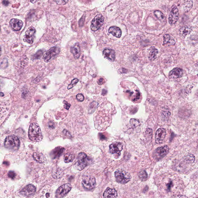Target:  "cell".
Here are the masks:
<instances>
[{
  "instance_id": "obj_21",
  "label": "cell",
  "mask_w": 198,
  "mask_h": 198,
  "mask_svg": "<svg viewBox=\"0 0 198 198\" xmlns=\"http://www.w3.org/2000/svg\"><path fill=\"white\" fill-rule=\"evenodd\" d=\"M192 31V27L190 26H185L182 27L180 29V34L183 37H186L187 35H188Z\"/></svg>"
},
{
  "instance_id": "obj_26",
  "label": "cell",
  "mask_w": 198,
  "mask_h": 198,
  "mask_svg": "<svg viewBox=\"0 0 198 198\" xmlns=\"http://www.w3.org/2000/svg\"><path fill=\"white\" fill-rule=\"evenodd\" d=\"M154 14L156 17L160 21H163V20H165V15L161 11L157 10V11H154Z\"/></svg>"
},
{
  "instance_id": "obj_14",
  "label": "cell",
  "mask_w": 198,
  "mask_h": 198,
  "mask_svg": "<svg viewBox=\"0 0 198 198\" xmlns=\"http://www.w3.org/2000/svg\"><path fill=\"white\" fill-rule=\"evenodd\" d=\"M169 151V147L167 145H165L157 148L156 150V154L159 158H163L168 154Z\"/></svg>"
},
{
  "instance_id": "obj_38",
  "label": "cell",
  "mask_w": 198,
  "mask_h": 198,
  "mask_svg": "<svg viewBox=\"0 0 198 198\" xmlns=\"http://www.w3.org/2000/svg\"><path fill=\"white\" fill-rule=\"evenodd\" d=\"M104 82V79L101 78L99 79L98 81V84L100 85H101Z\"/></svg>"
},
{
  "instance_id": "obj_27",
  "label": "cell",
  "mask_w": 198,
  "mask_h": 198,
  "mask_svg": "<svg viewBox=\"0 0 198 198\" xmlns=\"http://www.w3.org/2000/svg\"><path fill=\"white\" fill-rule=\"evenodd\" d=\"M139 177L142 181H145L148 178V175L145 171H143L139 174Z\"/></svg>"
},
{
  "instance_id": "obj_12",
  "label": "cell",
  "mask_w": 198,
  "mask_h": 198,
  "mask_svg": "<svg viewBox=\"0 0 198 198\" xmlns=\"http://www.w3.org/2000/svg\"><path fill=\"white\" fill-rule=\"evenodd\" d=\"M166 135V130L163 128H159L157 130L155 135L156 142L158 144L162 143Z\"/></svg>"
},
{
  "instance_id": "obj_3",
  "label": "cell",
  "mask_w": 198,
  "mask_h": 198,
  "mask_svg": "<svg viewBox=\"0 0 198 198\" xmlns=\"http://www.w3.org/2000/svg\"><path fill=\"white\" fill-rule=\"evenodd\" d=\"M20 141L17 137L14 135L8 136L4 141V146L7 149L16 150L18 149Z\"/></svg>"
},
{
  "instance_id": "obj_29",
  "label": "cell",
  "mask_w": 198,
  "mask_h": 198,
  "mask_svg": "<svg viewBox=\"0 0 198 198\" xmlns=\"http://www.w3.org/2000/svg\"><path fill=\"white\" fill-rule=\"evenodd\" d=\"M63 149H64L63 148H62V149L57 148V149H55L53 152V155H54V158H56V157L61 155V154L63 153Z\"/></svg>"
},
{
  "instance_id": "obj_25",
  "label": "cell",
  "mask_w": 198,
  "mask_h": 198,
  "mask_svg": "<svg viewBox=\"0 0 198 198\" xmlns=\"http://www.w3.org/2000/svg\"><path fill=\"white\" fill-rule=\"evenodd\" d=\"M75 158L74 154L71 152H68L65 155L64 157V161L66 163L71 162Z\"/></svg>"
},
{
  "instance_id": "obj_31",
  "label": "cell",
  "mask_w": 198,
  "mask_h": 198,
  "mask_svg": "<svg viewBox=\"0 0 198 198\" xmlns=\"http://www.w3.org/2000/svg\"><path fill=\"white\" fill-rule=\"evenodd\" d=\"M79 82V80L78 79H73V80H72V82L71 84L69 85L68 86V89H71L74 87L76 85L78 82Z\"/></svg>"
},
{
  "instance_id": "obj_6",
  "label": "cell",
  "mask_w": 198,
  "mask_h": 198,
  "mask_svg": "<svg viewBox=\"0 0 198 198\" xmlns=\"http://www.w3.org/2000/svg\"><path fill=\"white\" fill-rule=\"evenodd\" d=\"M95 179L93 176H86L84 178L82 184L84 188L87 190L93 189L95 185Z\"/></svg>"
},
{
  "instance_id": "obj_39",
  "label": "cell",
  "mask_w": 198,
  "mask_h": 198,
  "mask_svg": "<svg viewBox=\"0 0 198 198\" xmlns=\"http://www.w3.org/2000/svg\"><path fill=\"white\" fill-rule=\"evenodd\" d=\"M9 3H9L8 1H7V0H4L3 1V5H5V6H7V5H8Z\"/></svg>"
},
{
  "instance_id": "obj_32",
  "label": "cell",
  "mask_w": 198,
  "mask_h": 198,
  "mask_svg": "<svg viewBox=\"0 0 198 198\" xmlns=\"http://www.w3.org/2000/svg\"><path fill=\"white\" fill-rule=\"evenodd\" d=\"M56 4L60 5H64L68 2L69 0H54Z\"/></svg>"
},
{
  "instance_id": "obj_10",
  "label": "cell",
  "mask_w": 198,
  "mask_h": 198,
  "mask_svg": "<svg viewBox=\"0 0 198 198\" xmlns=\"http://www.w3.org/2000/svg\"><path fill=\"white\" fill-rule=\"evenodd\" d=\"M36 33L35 29L33 27L28 28L25 32V35L24 38V41L28 44H32L33 42L34 38Z\"/></svg>"
},
{
  "instance_id": "obj_35",
  "label": "cell",
  "mask_w": 198,
  "mask_h": 198,
  "mask_svg": "<svg viewBox=\"0 0 198 198\" xmlns=\"http://www.w3.org/2000/svg\"><path fill=\"white\" fill-rule=\"evenodd\" d=\"M76 98L77 99L80 101H82L84 100V97L83 95L81 94H78L76 96Z\"/></svg>"
},
{
  "instance_id": "obj_7",
  "label": "cell",
  "mask_w": 198,
  "mask_h": 198,
  "mask_svg": "<svg viewBox=\"0 0 198 198\" xmlns=\"http://www.w3.org/2000/svg\"><path fill=\"white\" fill-rule=\"evenodd\" d=\"M59 48L58 47H52L45 52L43 56V59L45 62H49L52 58L55 57L59 53Z\"/></svg>"
},
{
  "instance_id": "obj_4",
  "label": "cell",
  "mask_w": 198,
  "mask_h": 198,
  "mask_svg": "<svg viewBox=\"0 0 198 198\" xmlns=\"http://www.w3.org/2000/svg\"><path fill=\"white\" fill-rule=\"evenodd\" d=\"M88 158L87 155L84 152H81L78 154L77 160L74 165V167L78 170H82L88 165Z\"/></svg>"
},
{
  "instance_id": "obj_18",
  "label": "cell",
  "mask_w": 198,
  "mask_h": 198,
  "mask_svg": "<svg viewBox=\"0 0 198 198\" xmlns=\"http://www.w3.org/2000/svg\"><path fill=\"white\" fill-rule=\"evenodd\" d=\"M103 197L104 198H116L117 197V193L115 189L108 188L104 192Z\"/></svg>"
},
{
  "instance_id": "obj_42",
  "label": "cell",
  "mask_w": 198,
  "mask_h": 198,
  "mask_svg": "<svg viewBox=\"0 0 198 198\" xmlns=\"http://www.w3.org/2000/svg\"><path fill=\"white\" fill-rule=\"evenodd\" d=\"M34 1L35 0H31V2H32L33 3H34Z\"/></svg>"
},
{
  "instance_id": "obj_24",
  "label": "cell",
  "mask_w": 198,
  "mask_h": 198,
  "mask_svg": "<svg viewBox=\"0 0 198 198\" xmlns=\"http://www.w3.org/2000/svg\"><path fill=\"white\" fill-rule=\"evenodd\" d=\"M158 53V50L154 48L151 47L150 54L149 55V59L150 61H153L156 59L157 57V55Z\"/></svg>"
},
{
  "instance_id": "obj_34",
  "label": "cell",
  "mask_w": 198,
  "mask_h": 198,
  "mask_svg": "<svg viewBox=\"0 0 198 198\" xmlns=\"http://www.w3.org/2000/svg\"><path fill=\"white\" fill-rule=\"evenodd\" d=\"M43 54L42 51L41 50L38 51L35 55V59H39L42 55Z\"/></svg>"
},
{
  "instance_id": "obj_2",
  "label": "cell",
  "mask_w": 198,
  "mask_h": 198,
  "mask_svg": "<svg viewBox=\"0 0 198 198\" xmlns=\"http://www.w3.org/2000/svg\"><path fill=\"white\" fill-rule=\"evenodd\" d=\"M115 175L116 181L120 184H125L131 180V176L126 171L118 169L115 172Z\"/></svg>"
},
{
  "instance_id": "obj_9",
  "label": "cell",
  "mask_w": 198,
  "mask_h": 198,
  "mask_svg": "<svg viewBox=\"0 0 198 198\" xmlns=\"http://www.w3.org/2000/svg\"><path fill=\"white\" fill-rule=\"evenodd\" d=\"M179 14L178 9L176 5H173L169 17V22L170 24L173 25L176 23L178 20Z\"/></svg>"
},
{
  "instance_id": "obj_19",
  "label": "cell",
  "mask_w": 198,
  "mask_h": 198,
  "mask_svg": "<svg viewBox=\"0 0 198 198\" xmlns=\"http://www.w3.org/2000/svg\"><path fill=\"white\" fill-rule=\"evenodd\" d=\"M109 32L117 38H120L122 35V31L120 29L115 26H113L109 28Z\"/></svg>"
},
{
  "instance_id": "obj_16",
  "label": "cell",
  "mask_w": 198,
  "mask_h": 198,
  "mask_svg": "<svg viewBox=\"0 0 198 198\" xmlns=\"http://www.w3.org/2000/svg\"><path fill=\"white\" fill-rule=\"evenodd\" d=\"M183 75L182 69L175 68L172 70L169 73V77L171 79H176L181 77Z\"/></svg>"
},
{
  "instance_id": "obj_1",
  "label": "cell",
  "mask_w": 198,
  "mask_h": 198,
  "mask_svg": "<svg viewBox=\"0 0 198 198\" xmlns=\"http://www.w3.org/2000/svg\"><path fill=\"white\" fill-rule=\"evenodd\" d=\"M29 138L34 142H39L43 139L41 130L37 124L33 123L30 125L29 129Z\"/></svg>"
},
{
  "instance_id": "obj_22",
  "label": "cell",
  "mask_w": 198,
  "mask_h": 198,
  "mask_svg": "<svg viewBox=\"0 0 198 198\" xmlns=\"http://www.w3.org/2000/svg\"><path fill=\"white\" fill-rule=\"evenodd\" d=\"M175 41L174 38L168 34H166L164 36L163 44H169L171 45H175Z\"/></svg>"
},
{
  "instance_id": "obj_8",
  "label": "cell",
  "mask_w": 198,
  "mask_h": 198,
  "mask_svg": "<svg viewBox=\"0 0 198 198\" xmlns=\"http://www.w3.org/2000/svg\"><path fill=\"white\" fill-rule=\"evenodd\" d=\"M72 186L70 184H64L60 186L56 192V197L58 198H61L66 195L71 191Z\"/></svg>"
},
{
  "instance_id": "obj_15",
  "label": "cell",
  "mask_w": 198,
  "mask_h": 198,
  "mask_svg": "<svg viewBox=\"0 0 198 198\" xmlns=\"http://www.w3.org/2000/svg\"><path fill=\"white\" fill-rule=\"evenodd\" d=\"M10 26L15 31H19L22 28L23 22L17 19H12L10 21Z\"/></svg>"
},
{
  "instance_id": "obj_40",
  "label": "cell",
  "mask_w": 198,
  "mask_h": 198,
  "mask_svg": "<svg viewBox=\"0 0 198 198\" xmlns=\"http://www.w3.org/2000/svg\"><path fill=\"white\" fill-rule=\"evenodd\" d=\"M106 93H107V91L105 89H103L102 92V95H106Z\"/></svg>"
},
{
  "instance_id": "obj_20",
  "label": "cell",
  "mask_w": 198,
  "mask_h": 198,
  "mask_svg": "<svg viewBox=\"0 0 198 198\" xmlns=\"http://www.w3.org/2000/svg\"><path fill=\"white\" fill-rule=\"evenodd\" d=\"M71 52L73 54L75 59H78L81 55V51L79 44H76L73 47L71 48Z\"/></svg>"
},
{
  "instance_id": "obj_28",
  "label": "cell",
  "mask_w": 198,
  "mask_h": 198,
  "mask_svg": "<svg viewBox=\"0 0 198 198\" xmlns=\"http://www.w3.org/2000/svg\"><path fill=\"white\" fill-rule=\"evenodd\" d=\"M130 124H131V126L133 128H135L137 127L139 125L140 122L138 120L132 118L130 120Z\"/></svg>"
},
{
  "instance_id": "obj_36",
  "label": "cell",
  "mask_w": 198,
  "mask_h": 198,
  "mask_svg": "<svg viewBox=\"0 0 198 198\" xmlns=\"http://www.w3.org/2000/svg\"><path fill=\"white\" fill-rule=\"evenodd\" d=\"M9 177L11 179H14L16 176V174L13 171H10L8 173Z\"/></svg>"
},
{
  "instance_id": "obj_30",
  "label": "cell",
  "mask_w": 198,
  "mask_h": 198,
  "mask_svg": "<svg viewBox=\"0 0 198 198\" xmlns=\"http://www.w3.org/2000/svg\"><path fill=\"white\" fill-rule=\"evenodd\" d=\"M195 159L194 156L192 154L188 155L186 156L185 158L186 161L190 163H193Z\"/></svg>"
},
{
  "instance_id": "obj_33",
  "label": "cell",
  "mask_w": 198,
  "mask_h": 198,
  "mask_svg": "<svg viewBox=\"0 0 198 198\" xmlns=\"http://www.w3.org/2000/svg\"><path fill=\"white\" fill-rule=\"evenodd\" d=\"M152 131L151 129H148L146 131V136L147 137L149 138H149H151V137H152Z\"/></svg>"
},
{
  "instance_id": "obj_37",
  "label": "cell",
  "mask_w": 198,
  "mask_h": 198,
  "mask_svg": "<svg viewBox=\"0 0 198 198\" xmlns=\"http://www.w3.org/2000/svg\"><path fill=\"white\" fill-rule=\"evenodd\" d=\"M64 108L68 110L69 108H70V106H71V105L69 103H68L67 102L65 101H64Z\"/></svg>"
},
{
  "instance_id": "obj_13",
  "label": "cell",
  "mask_w": 198,
  "mask_h": 198,
  "mask_svg": "<svg viewBox=\"0 0 198 198\" xmlns=\"http://www.w3.org/2000/svg\"><path fill=\"white\" fill-rule=\"evenodd\" d=\"M36 188L34 185H28L21 191L20 193L25 196L28 197L33 194L36 192Z\"/></svg>"
},
{
  "instance_id": "obj_41",
  "label": "cell",
  "mask_w": 198,
  "mask_h": 198,
  "mask_svg": "<svg viewBox=\"0 0 198 198\" xmlns=\"http://www.w3.org/2000/svg\"><path fill=\"white\" fill-rule=\"evenodd\" d=\"M2 50L1 48V46H0V56H1V54Z\"/></svg>"
},
{
  "instance_id": "obj_23",
  "label": "cell",
  "mask_w": 198,
  "mask_h": 198,
  "mask_svg": "<svg viewBox=\"0 0 198 198\" xmlns=\"http://www.w3.org/2000/svg\"><path fill=\"white\" fill-rule=\"evenodd\" d=\"M33 156L35 160L37 161L38 163H42L45 161V157L44 155L39 152H35L33 153Z\"/></svg>"
},
{
  "instance_id": "obj_11",
  "label": "cell",
  "mask_w": 198,
  "mask_h": 198,
  "mask_svg": "<svg viewBox=\"0 0 198 198\" xmlns=\"http://www.w3.org/2000/svg\"><path fill=\"white\" fill-rule=\"evenodd\" d=\"M110 151L112 154L116 153L120 154L122 150L123 145L120 142H115L110 146Z\"/></svg>"
},
{
  "instance_id": "obj_5",
  "label": "cell",
  "mask_w": 198,
  "mask_h": 198,
  "mask_svg": "<svg viewBox=\"0 0 198 198\" xmlns=\"http://www.w3.org/2000/svg\"><path fill=\"white\" fill-rule=\"evenodd\" d=\"M103 16L101 14H99L96 16L91 22L90 28L93 31H97L102 26L104 23Z\"/></svg>"
},
{
  "instance_id": "obj_17",
  "label": "cell",
  "mask_w": 198,
  "mask_h": 198,
  "mask_svg": "<svg viewBox=\"0 0 198 198\" xmlns=\"http://www.w3.org/2000/svg\"><path fill=\"white\" fill-rule=\"evenodd\" d=\"M103 54L105 57L110 60L114 61L115 59V53L114 50L110 49H105L103 52Z\"/></svg>"
}]
</instances>
